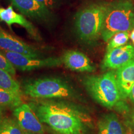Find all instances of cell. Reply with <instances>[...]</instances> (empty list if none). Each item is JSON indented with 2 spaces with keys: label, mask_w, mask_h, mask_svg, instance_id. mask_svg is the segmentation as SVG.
I'll list each match as a JSON object with an SVG mask.
<instances>
[{
  "label": "cell",
  "mask_w": 134,
  "mask_h": 134,
  "mask_svg": "<svg viewBox=\"0 0 134 134\" xmlns=\"http://www.w3.org/2000/svg\"><path fill=\"white\" fill-rule=\"evenodd\" d=\"M0 21L4 22L9 27L13 24H18L26 30L32 38L39 42L42 38L38 30L32 23L25 18L24 15L15 12L13 6L6 8H0Z\"/></svg>",
  "instance_id": "8fae6325"
},
{
  "label": "cell",
  "mask_w": 134,
  "mask_h": 134,
  "mask_svg": "<svg viewBox=\"0 0 134 134\" xmlns=\"http://www.w3.org/2000/svg\"><path fill=\"white\" fill-rule=\"evenodd\" d=\"M83 84L89 95L108 109L113 108L122 99L115 72L113 71L85 77Z\"/></svg>",
  "instance_id": "3957f363"
},
{
  "label": "cell",
  "mask_w": 134,
  "mask_h": 134,
  "mask_svg": "<svg viewBox=\"0 0 134 134\" xmlns=\"http://www.w3.org/2000/svg\"><path fill=\"white\" fill-rule=\"evenodd\" d=\"M98 134H127L119 119L114 113L105 114L98 120Z\"/></svg>",
  "instance_id": "5bb4252c"
},
{
  "label": "cell",
  "mask_w": 134,
  "mask_h": 134,
  "mask_svg": "<svg viewBox=\"0 0 134 134\" xmlns=\"http://www.w3.org/2000/svg\"><path fill=\"white\" fill-rule=\"evenodd\" d=\"M24 134H38V133H31V132H24Z\"/></svg>",
  "instance_id": "d4e9b609"
},
{
  "label": "cell",
  "mask_w": 134,
  "mask_h": 134,
  "mask_svg": "<svg viewBox=\"0 0 134 134\" xmlns=\"http://www.w3.org/2000/svg\"><path fill=\"white\" fill-rule=\"evenodd\" d=\"M11 4L22 14L43 24H49L54 20L49 8L37 0H9Z\"/></svg>",
  "instance_id": "52a82bcc"
},
{
  "label": "cell",
  "mask_w": 134,
  "mask_h": 134,
  "mask_svg": "<svg viewBox=\"0 0 134 134\" xmlns=\"http://www.w3.org/2000/svg\"><path fill=\"white\" fill-rule=\"evenodd\" d=\"M37 1H39L42 4L45 5L49 9L53 8L55 4V2H56V0H37Z\"/></svg>",
  "instance_id": "ffe728a7"
},
{
  "label": "cell",
  "mask_w": 134,
  "mask_h": 134,
  "mask_svg": "<svg viewBox=\"0 0 134 134\" xmlns=\"http://www.w3.org/2000/svg\"><path fill=\"white\" fill-rule=\"evenodd\" d=\"M15 118L3 117L0 119V134H24Z\"/></svg>",
  "instance_id": "e0dca14e"
},
{
  "label": "cell",
  "mask_w": 134,
  "mask_h": 134,
  "mask_svg": "<svg viewBox=\"0 0 134 134\" xmlns=\"http://www.w3.org/2000/svg\"><path fill=\"white\" fill-rule=\"evenodd\" d=\"M134 29V4L128 0H119L108 4L101 37L105 42L120 32Z\"/></svg>",
  "instance_id": "277c9868"
},
{
  "label": "cell",
  "mask_w": 134,
  "mask_h": 134,
  "mask_svg": "<svg viewBox=\"0 0 134 134\" xmlns=\"http://www.w3.org/2000/svg\"><path fill=\"white\" fill-rule=\"evenodd\" d=\"M0 49L22 53L34 57H43V53L34 46L12 36L0 27Z\"/></svg>",
  "instance_id": "9c48e42d"
},
{
  "label": "cell",
  "mask_w": 134,
  "mask_h": 134,
  "mask_svg": "<svg viewBox=\"0 0 134 134\" xmlns=\"http://www.w3.org/2000/svg\"><path fill=\"white\" fill-rule=\"evenodd\" d=\"M62 59L63 64L72 71L91 73L96 70L90 58L80 51L66 50L62 56Z\"/></svg>",
  "instance_id": "7c38bea8"
},
{
  "label": "cell",
  "mask_w": 134,
  "mask_h": 134,
  "mask_svg": "<svg viewBox=\"0 0 134 134\" xmlns=\"http://www.w3.org/2000/svg\"><path fill=\"white\" fill-rule=\"evenodd\" d=\"M70 100L33 99L29 104L42 123L55 134H88L93 126L91 116Z\"/></svg>",
  "instance_id": "6da1fadb"
},
{
  "label": "cell",
  "mask_w": 134,
  "mask_h": 134,
  "mask_svg": "<svg viewBox=\"0 0 134 134\" xmlns=\"http://www.w3.org/2000/svg\"><path fill=\"white\" fill-rule=\"evenodd\" d=\"M108 4L93 3L78 11L75 16V29L78 38L91 43L101 37Z\"/></svg>",
  "instance_id": "5b68a950"
},
{
  "label": "cell",
  "mask_w": 134,
  "mask_h": 134,
  "mask_svg": "<svg viewBox=\"0 0 134 134\" xmlns=\"http://www.w3.org/2000/svg\"><path fill=\"white\" fill-rule=\"evenodd\" d=\"M14 118L24 132L43 134L45 132L43 124L29 104L22 103L13 109Z\"/></svg>",
  "instance_id": "ba28073f"
},
{
  "label": "cell",
  "mask_w": 134,
  "mask_h": 134,
  "mask_svg": "<svg viewBox=\"0 0 134 134\" xmlns=\"http://www.w3.org/2000/svg\"><path fill=\"white\" fill-rule=\"evenodd\" d=\"M129 125L130 129H131L132 131L134 133V110L132 112L131 116H130V119L129 122Z\"/></svg>",
  "instance_id": "44dd1931"
},
{
  "label": "cell",
  "mask_w": 134,
  "mask_h": 134,
  "mask_svg": "<svg viewBox=\"0 0 134 134\" xmlns=\"http://www.w3.org/2000/svg\"><path fill=\"white\" fill-rule=\"evenodd\" d=\"M23 103L22 94L0 88V105L13 109Z\"/></svg>",
  "instance_id": "9a60e30c"
},
{
  "label": "cell",
  "mask_w": 134,
  "mask_h": 134,
  "mask_svg": "<svg viewBox=\"0 0 134 134\" xmlns=\"http://www.w3.org/2000/svg\"><path fill=\"white\" fill-rule=\"evenodd\" d=\"M0 50L16 69L22 71H30L45 68H54L63 64L62 57H34L22 53L1 49Z\"/></svg>",
  "instance_id": "8992f818"
},
{
  "label": "cell",
  "mask_w": 134,
  "mask_h": 134,
  "mask_svg": "<svg viewBox=\"0 0 134 134\" xmlns=\"http://www.w3.org/2000/svg\"><path fill=\"white\" fill-rule=\"evenodd\" d=\"M0 88L21 94H23L19 82L13 78L11 73L1 68H0Z\"/></svg>",
  "instance_id": "2e32d148"
},
{
  "label": "cell",
  "mask_w": 134,
  "mask_h": 134,
  "mask_svg": "<svg viewBox=\"0 0 134 134\" xmlns=\"http://www.w3.org/2000/svg\"><path fill=\"white\" fill-rule=\"evenodd\" d=\"M115 75L122 98H127L134 85V58L117 69Z\"/></svg>",
  "instance_id": "4fadbf2b"
},
{
  "label": "cell",
  "mask_w": 134,
  "mask_h": 134,
  "mask_svg": "<svg viewBox=\"0 0 134 134\" xmlns=\"http://www.w3.org/2000/svg\"><path fill=\"white\" fill-rule=\"evenodd\" d=\"M134 58V47L130 44L106 51L102 67L104 70H117Z\"/></svg>",
  "instance_id": "30bf717a"
},
{
  "label": "cell",
  "mask_w": 134,
  "mask_h": 134,
  "mask_svg": "<svg viewBox=\"0 0 134 134\" xmlns=\"http://www.w3.org/2000/svg\"><path fill=\"white\" fill-rule=\"evenodd\" d=\"M130 38H131L132 42H133L134 44V29L132 30L131 34H130Z\"/></svg>",
  "instance_id": "cb8c5ba5"
},
{
  "label": "cell",
  "mask_w": 134,
  "mask_h": 134,
  "mask_svg": "<svg viewBox=\"0 0 134 134\" xmlns=\"http://www.w3.org/2000/svg\"><path fill=\"white\" fill-rule=\"evenodd\" d=\"M128 97L133 103H134V85L132 86L131 90H130V91Z\"/></svg>",
  "instance_id": "7402d4cb"
},
{
  "label": "cell",
  "mask_w": 134,
  "mask_h": 134,
  "mask_svg": "<svg viewBox=\"0 0 134 134\" xmlns=\"http://www.w3.org/2000/svg\"><path fill=\"white\" fill-rule=\"evenodd\" d=\"M0 68L9 72L13 76L16 75V69L12 65V63L8 60V58L3 54L1 50H0Z\"/></svg>",
  "instance_id": "d6986e66"
},
{
  "label": "cell",
  "mask_w": 134,
  "mask_h": 134,
  "mask_svg": "<svg viewBox=\"0 0 134 134\" xmlns=\"http://www.w3.org/2000/svg\"><path fill=\"white\" fill-rule=\"evenodd\" d=\"M4 108L0 105V119H1L2 117H3V114H4Z\"/></svg>",
  "instance_id": "603a6c76"
},
{
  "label": "cell",
  "mask_w": 134,
  "mask_h": 134,
  "mask_svg": "<svg viewBox=\"0 0 134 134\" xmlns=\"http://www.w3.org/2000/svg\"><path fill=\"white\" fill-rule=\"evenodd\" d=\"M129 37V32L128 31L120 32L116 33L108 42L106 51L126 45Z\"/></svg>",
  "instance_id": "ac0fdd59"
},
{
  "label": "cell",
  "mask_w": 134,
  "mask_h": 134,
  "mask_svg": "<svg viewBox=\"0 0 134 134\" xmlns=\"http://www.w3.org/2000/svg\"><path fill=\"white\" fill-rule=\"evenodd\" d=\"M21 90L24 94L34 99L73 100L79 97L74 87L60 77H43L28 80L22 85Z\"/></svg>",
  "instance_id": "7a4b0ae2"
}]
</instances>
